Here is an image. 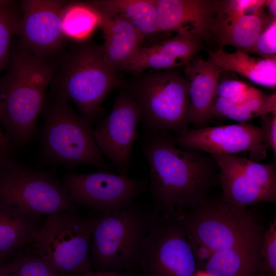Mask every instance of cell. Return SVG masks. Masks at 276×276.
Masks as SVG:
<instances>
[{
	"label": "cell",
	"mask_w": 276,
	"mask_h": 276,
	"mask_svg": "<svg viewBox=\"0 0 276 276\" xmlns=\"http://www.w3.org/2000/svg\"><path fill=\"white\" fill-rule=\"evenodd\" d=\"M143 151L149 172V190L159 213L192 208L205 200L218 177L213 157L205 152L182 148L171 134L147 133Z\"/></svg>",
	"instance_id": "1"
},
{
	"label": "cell",
	"mask_w": 276,
	"mask_h": 276,
	"mask_svg": "<svg viewBox=\"0 0 276 276\" xmlns=\"http://www.w3.org/2000/svg\"><path fill=\"white\" fill-rule=\"evenodd\" d=\"M7 67L0 78L2 125L11 144L24 146L30 140L43 109L57 63L55 58L11 47Z\"/></svg>",
	"instance_id": "2"
},
{
	"label": "cell",
	"mask_w": 276,
	"mask_h": 276,
	"mask_svg": "<svg viewBox=\"0 0 276 276\" xmlns=\"http://www.w3.org/2000/svg\"><path fill=\"white\" fill-rule=\"evenodd\" d=\"M55 59L57 70L51 92L73 102L90 125L98 122L105 99L125 84L118 71L107 62L103 46L89 40L74 42Z\"/></svg>",
	"instance_id": "3"
},
{
	"label": "cell",
	"mask_w": 276,
	"mask_h": 276,
	"mask_svg": "<svg viewBox=\"0 0 276 276\" xmlns=\"http://www.w3.org/2000/svg\"><path fill=\"white\" fill-rule=\"evenodd\" d=\"M97 214L90 244L93 270L136 272L140 269L143 241L159 212L133 204Z\"/></svg>",
	"instance_id": "4"
},
{
	"label": "cell",
	"mask_w": 276,
	"mask_h": 276,
	"mask_svg": "<svg viewBox=\"0 0 276 276\" xmlns=\"http://www.w3.org/2000/svg\"><path fill=\"white\" fill-rule=\"evenodd\" d=\"M131 74L124 88L140 109L145 133L176 134L188 127V84L178 68Z\"/></svg>",
	"instance_id": "5"
},
{
	"label": "cell",
	"mask_w": 276,
	"mask_h": 276,
	"mask_svg": "<svg viewBox=\"0 0 276 276\" xmlns=\"http://www.w3.org/2000/svg\"><path fill=\"white\" fill-rule=\"evenodd\" d=\"M97 214L85 215L76 210L48 215L35 232L31 243L35 255L47 262L60 276L93 270L90 244Z\"/></svg>",
	"instance_id": "6"
},
{
	"label": "cell",
	"mask_w": 276,
	"mask_h": 276,
	"mask_svg": "<svg viewBox=\"0 0 276 276\" xmlns=\"http://www.w3.org/2000/svg\"><path fill=\"white\" fill-rule=\"evenodd\" d=\"M43 107L42 145L48 159L67 165H87L110 171V165L96 143L91 125L72 108L67 99L51 92Z\"/></svg>",
	"instance_id": "7"
},
{
	"label": "cell",
	"mask_w": 276,
	"mask_h": 276,
	"mask_svg": "<svg viewBox=\"0 0 276 276\" xmlns=\"http://www.w3.org/2000/svg\"><path fill=\"white\" fill-rule=\"evenodd\" d=\"M189 209L176 211L188 241L213 253L262 240V229L246 209L205 199Z\"/></svg>",
	"instance_id": "8"
},
{
	"label": "cell",
	"mask_w": 276,
	"mask_h": 276,
	"mask_svg": "<svg viewBox=\"0 0 276 276\" xmlns=\"http://www.w3.org/2000/svg\"><path fill=\"white\" fill-rule=\"evenodd\" d=\"M0 203L36 218L76 210L53 173L31 169L10 156L0 160Z\"/></svg>",
	"instance_id": "9"
},
{
	"label": "cell",
	"mask_w": 276,
	"mask_h": 276,
	"mask_svg": "<svg viewBox=\"0 0 276 276\" xmlns=\"http://www.w3.org/2000/svg\"><path fill=\"white\" fill-rule=\"evenodd\" d=\"M143 276H194L197 262L176 211L159 213L142 245Z\"/></svg>",
	"instance_id": "10"
},
{
	"label": "cell",
	"mask_w": 276,
	"mask_h": 276,
	"mask_svg": "<svg viewBox=\"0 0 276 276\" xmlns=\"http://www.w3.org/2000/svg\"><path fill=\"white\" fill-rule=\"evenodd\" d=\"M74 204L96 213L125 208L148 189V180L100 170L70 173L61 181Z\"/></svg>",
	"instance_id": "11"
},
{
	"label": "cell",
	"mask_w": 276,
	"mask_h": 276,
	"mask_svg": "<svg viewBox=\"0 0 276 276\" xmlns=\"http://www.w3.org/2000/svg\"><path fill=\"white\" fill-rule=\"evenodd\" d=\"M218 168L222 200L240 208L276 201L275 166L235 155H211Z\"/></svg>",
	"instance_id": "12"
},
{
	"label": "cell",
	"mask_w": 276,
	"mask_h": 276,
	"mask_svg": "<svg viewBox=\"0 0 276 276\" xmlns=\"http://www.w3.org/2000/svg\"><path fill=\"white\" fill-rule=\"evenodd\" d=\"M141 121L139 106L130 93L122 88L113 100L110 113L102 118L93 129L97 146L120 174L127 175L130 169Z\"/></svg>",
	"instance_id": "13"
},
{
	"label": "cell",
	"mask_w": 276,
	"mask_h": 276,
	"mask_svg": "<svg viewBox=\"0 0 276 276\" xmlns=\"http://www.w3.org/2000/svg\"><path fill=\"white\" fill-rule=\"evenodd\" d=\"M179 147L199 150L210 155H234L245 152L249 159L259 162L269 149L262 128L247 123L193 129L186 128L174 135Z\"/></svg>",
	"instance_id": "14"
},
{
	"label": "cell",
	"mask_w": 276,
	"mask_h": 276,
	"mask_svg": "<svg viewBox=\"0 0 276 276\" xmlns=\"http://www.w3.org/2000/svg\"><path fill=\"white\" fill-rule=\"evenodd\" d=\"M68 1L24 0L20 3L21 21L18 47L31 54L55 58L63 50L62 14Z\"/></svg>",
	"instance_id": "15"
},
{
	"label": "cell",
	"mask_w": 276,
	"mask_h": 276,
	"mask_svg": "<svg viewBox=\"0 0 276 276\" xmlns=\"http://www.w3.org/2000/svg\"><path fill=\"white\" fill-rule=\"evenodd\" d=\"M156 4L162 32L182 34L201 41L214 38L218 1L156 0Z\"/></svg>",
	"instance_id": "16"
},
{
	"label": "cell",
	"mask_w": 276,
	"mask_h": 276,
	"mask_svg": "<svg viewBox=\"0 0 276 276\" xmlns=\"http://www.w3.org/2000/svg\"><path fill=\"white\" fill-rule=\"evenodd\" d=\"M201 41L176 33L153 44L140 48L119 71L135 74L185 66L201 49Z\"/></svg>",
	"instance_id": "17"
},
{
	"label": "cell",
	"mask_w": 276,
	"mask_h": 276,
	"mask_svg": "<svg viewBox=\"0 0 276 276\" xmlns=\"http://www.w3.org/2000/svg\"><path fill=\"white\" fill-rule=\"evenodd\" d=\"M223 70L209 55L195 56L184 66L189 98V125L193 129L209 126L215 91Z\"/></svg>",
	"instance_id": "18"
},
{
	"label": "cell",
	"mask_w": 276,
	"mask_h": 276,
	"mask_svg": "<svg viewBox=\"0 0 276 276\" xmlns=\"http://www.w3.org/2000/svg\"><path fill=\"white\" fill-rule=\"evenodd\" d=\"M92 7L99 16L98 27L104 39L103 48L106 60L112 68L119 71L139 49L144 47L143 37L121 16Z\"/></svg>",
	"instance_id": "19"
},
{
	"label": "cell",
	"mask_w": 276,
	"mask_h": 276,
	"mask_svg": "<svg viewBox=\"0 0 276 276\" xmlns=\"http://www.w3.org/2000/svg\"><path fill=\"white\" fill-rule=\"evenodd\" d=\"M86 2L95 8L118 15L125 19L142 35L144 40V47L147 41L150 45L166 39V35L169 34L162 32L158 28L156 0H96Z\"/></svg>",
	"instance_id": "20"
},
{
	"label": "cell",
	"mask_w": 276,
	"mask_h": 276,
	"mask_svg": "<svg viewBox=\"0 0 276 276\" xmlns=\"http://www.w3.org/2000/svg\"><path fill=\"white\" fill-rule=\"evenodd\" d=\"M262 242L214 252L201 270L210 276H264Z\"/></svg>",
	"instance_id": "21"
},
{
	"label": "cell",
	"mask_w": 276,
	"mask_h": 276,
	"mask_svg": "<svg viewBox=\"0 0 276 276\" xmlns=\"http://www.w3.org/2000/svg\"><path fill=\"white\" fill-rule=\"evenodd\" d=\"M209 55L225 72L235 73L258 85L274 88L276 86V58L254 57L237 50L228 53L220 47Z\"/></svg>",
	"instance_id": "22"
},
{
	"label": "cell",
	"mask_w": 276,
	"mask_h": 276,
	"mask_svg": "<svg viewBox=\"0 0 276 276\" xmlns=\"http://www.w3.org/2000/svg\"><path fill=\"white\" fill-rule=\"evenodd\" d=\"M270 20L264 9L255 13L245 14L227 24L216 27L214 38L220 47L232 45L248 54Z\"/></svg>",
	"instance_id": "23"
},
{
	"label": "cell",
	"mask_w": 276,
	"mask_h": 276,
	"mask_svg": "<svg viewBox=\"0 0 276 276\" xmlns=\"http://www.w3.org/2000/svg\"><path fill=\"white\" fill-rule=\"evenodd\" d=\"M36 218L17 208L0 203V252L9 256L31 243L38 229Z\"/></svg>",
	"instance_id": "24"
},
{
	"label": "cell",
	"mask_w": 276,
	"mask_h": 276,
	"mask_svg": "<svg viewBox=\"0 0 276 276\" xmlns=\"http://www.w3.org/2000/svg\"><path fill=\"white\" fill-rule=\"evenodd\" d=\"M99 16L86 2H68L62 14V29L65 38L73 42L89 40L97 27Z\"/></svg>",
	"instance_id": "25"
},
{
	"label": "cell",
	"mask_w": 276,
	"mask_h": 276,
	"mask_svg": "<svg viewBox=\"0 0 276 276\" xmlns=\"http://www.w3.org/2000/svg\"><path fill=\"white\" fill-rule=\"evenodd\" d=\"M20 21V8L16 2L0 0V74L8 65L12 38L18 35Z\"/></svg>",
	"instance_id": "26"
},
{
	"label": "cell",
	"mask_w": 276,
	"mask_h": 276,
	"mask_svg": "<svg viewBox=\"0 0 276 276\" xmlns=\"http://www.w3.org/2000/svg\"><path fill=\"white\" fill-rule=\"evenodd\" d=\"M259 91L239 80H221L219 78L215 95L216 97H220L234 103H240L254 96Z\"/></svg>",
	"instance_id": "27"
},
{
	"label": "cell",
	"mask_w": 276,
	"mask_h": 276,
	"mask_svg": "<svg viewBox=\"0 0 276 276\" xmlns=\"http://www.w3.org/2000/svg\"><path fill=\"white\" fill-rule=\"evenodd\" d=\"M10 276H60L52 266L38 256L26 257L17 260Z\"/></svg>",
	"instance_id": "28"
},
{
	"label": "cell",
	"mask_w": 276,
	"mask_h": 276,
	"mask_svg": "<svg viewBox=\"0 0 276 276\" xmlns=\"http://www.w3.org/2000/svg\"><path fill=\"white\" fill-rule=\"evenodd\" d=\"M264 276H276V220L264 234L261 248Z\"/></svg>",
	"instance_id": "29"
},
{
	"label": "cell",
	"mask_w": 276,
	"mask_h": 276,
	"mask_svg": "<svg viewBox=\"0 0 276 276\" xmlns=\"http://www.w3.org/2000/svg\"><path fill=\"white\" fill-rule=\"evenodd\" d=\"M249 53L263 58H276V19L269 22Z\"/></svg>",
	"instance_id": "30"
},
{
	"label": "cell",
	"mask_w": 276,
	"mask_h": 276,
	"mask_svg": "<svg viewBox=\"0 0 276 276\" xmlns=\"http://www.w3.org/2000/svg\"><path fill=\"white\" fill-rule=\"evenodd\" d=\"M232 119L239 123H246L255 117L245 111L239 103H234L220 97H216L213 103L212 117Z\"/></svg>",
	"instance_id": "31"
},
{
	"label": "cell",
	"mask_w": 276,
	"mask_h": 276,
	"mask_svg": "<svg viewBox=\"0 0 276 276\" xmlns=\"http://www.w3.org/2000/svg\"><path fill=\"white\" fill-rule=\"evenodd\" d=\"M262 128L268 145L274 157L276 155V113H272L261 117Z\"/></svg>",
	"instance_id": "32"
},
{
	"label": "cell",
	"mask_w": 276,
	"mask_h": 276,
	"mask_svg": "<svg viewBox=\"0 0 276 276\" xmlns=\"http://www.w3.org/2000/svg\"><path fill=\"white\" fill-rule=\"evenodd\" d=\"M2 110L0 102V159L10 156L11 144L2 127Z\"/></svg>",
	"instance_id": "33"
},
{
	"label": "cell",
	"mask_w": 276,
	"mask_h": 276,
	"mask_svg": "<svg viewBox=\"0 0 276 276\" xmlns=\"http://www.w3.org/2000/svg\"><path fill=\"white\" fill-rule=\"evenodd\" d=\"M70 276H138L134 271H104L91 270L80 274Z\"/></svg>",
	"instance_id": "34"
},
{
	"label": "cell",
	"mask_w": 276,
	"mask_h": 276,
	"mask_svg": "<svg viewBox=\"0 0 276 276\" xmlns=\"http://www.w3.org/2000/svg\"><path fill=\"white\" fill-rule=\"evenodd\" d=\"M17 261L5 262L0 265V276H9L16 267Z\"/></svg>",
	"instance_id": "35"
},
{
	"label": "cell",
	"mask_w": 276,
	"mask_h": 276,
	"mask_svg": "<svg viewBox=\"0 0 276 276\" xmlns=\"http://www.w3.org/2000/svg\"><path fill=\"white\" fill-rule=\"evenodd\" d=\"M265 6L267 8V15L270 20L276 19V1L266 0L265 2Z\"/></svg>",
	"instance_id": "36"
},
{
	"label": "cell",
	"mask_w": 276,
	"mask_h": 276,
	"mask_svg": "<svg viewBox=\"0 0 276 276\" xmlns=\"http://www.w3.org/2000/svg\"><path fill=\"white\" fill-rule=\"evenodd\" d=\"M194 276H210L204 271L202 270H198Z\"/></svg>",
	"instance_id": "37"
},
{
	"label": "cell",
	"mask_w": 276,
	"mask_h": 276,
	"mask_svg": "<svg viewBox=\"0 0 276 276\" xmlns=\"http://www.w3.org/2000/svg\"><path fill=\"white\" fill-rule=\"evenodd\" d=\"M8 256L7 255L0 252V265L5 263L4 261Z\"/></svg>",
	"instance_id": "38"
}]
</instances>
